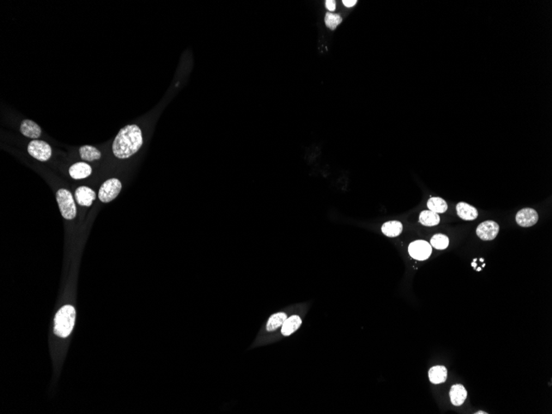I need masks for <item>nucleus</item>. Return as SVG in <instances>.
<instances>
[{"label": "nucleus", "mask_w": 552, "mask_h": 414, "mask_svg": "<svg viewBox=\"0 0 552 414\" xmlns=\"http://www.w3.org/2000/svg\"><path fill=\"white\" fill-rule=\"evenodd\" d=\"M538 214L533 209L526 208L521 209L516 215V222L523 227H529L534 226L538 222Z\"/></svg>", "instance_id": "6e6552de"}, {"label": "nucleus", "mask_w": 552, "mask_h": 414, "mask_svg": "<svg viewBox=\"0 0 552 414\" xmlns=\"http://www.w3.org/2000/svg\"><path fill=\"white\" fill-rule=\"evenodd\" d=\"M476 414H487V413H486V412H480H480H478V413H476Z\"/></svg>", "instance_id": "a878e982"}, {"label": "nucleus", "mask_w": 552, "mask_h": 414, "mask_svg": "<svg viewBox=\"0 0 552 414\" xmlns=\"http://www.w3.org/2000/svg\"><path fill=\"white\" fill-rule=\"evenodd\" d=\"M472 266H474V269H475V267L477 266V265H476V264H475V262H473Z\"/></svg>", "instance_id": "393cba45"}, {"label": "nucleus", "mask_w": 552, "mask_h": 414, "mask_svg": "<svg viewBox=\"0 0 552 414\" xmlns=\"http://www.w3.org/2000/svg\"><path fill=\"white\" fill-rule=\"evenodd\" d=\"M56 201L65 219H74L76 217L77 211L71 193L65 189L59 190L56 193Z\"/></svg>", "instance_id": "7ed1b4c3"}, {"label": "nucleus", "mask_w": 552, "mask_h": 414, "mask_svg": "<svg viewBox=\"0 0 552 414\" xmlns=\"http://www.w3.org/2000/svg\"><path fill=\"white\" fill-rule=\"evenodd\" d=\"M431 246L437 250H445L449 246V238L443 234H436L431 239Z\"/></svg>", "instance_id": "412c9836"}, {"label": "nucleus", "mask_w": 552, "mask_h": 414, "mask_svg": "<svg viewBox=\"0 0 552 414\" xmlns=\"http://www.w3.org/2000/svg\"><path fill=\"white\" fill-rule=\"evenodd\" d=\"M80 155L81 159L86 161H94L101 158V153L97 148L91 146H83L80 147Z\"/></svg>", "instance_id": "a211bd4d"}, {"label": "nucleus", "mask_w": 552, "mask_h": 414, "mask_svg": "<svg viewBox=\"0 0 552 414\" xmlns=\"http://www.w3.org/2000/svg\"><path fill=\"white\" fill-rule=\"evenodd\" d=\"M75 199L80 206L90 207L93 200L96 198V194L87 186H80L75 190Z\"/></svg>", "instance_id": "1a4fd4ad"}, {"label": "nucleus", "mask_w": 552, "mask_h": 414, "mask_svg": "<svg viewBox=\"0 0 552 414\" xmlns=\"http://www.w3.org/2000/svg\"><path fill=\"white\" fill-rule=\"evenodd\" d=\"M342 3H343V4H344L346 7H347V8H351V7H353V6L355 5V3H357V1H356V0H343Z\"/></svg>", "instance_id": "b1692460"}, {"label": "nucleus", "mask_w": 552, "mask_h": 414, "mask_svg": "<svg viewBox=\"0 0 552 414\" xmlns=\"http://www.w3.org/2000/svg\"><path fill=\"white\" fill-rule=\"evenodd\" d=\"M430 381L434 385H439L445 382L447 378V370L445 366H433L428 372Z\"/></svg>", "instance_id": "4468645a"}, {"label": "nucleus", "mask_w": 552, "mask_h": 414, "mask_svg": "<svg viewBox=\"0 0 552 414\" xmlns=\"http://www.w3.org/2000/svg\"><path fill=\"white\" fill-rule=\"evenodd\" d=\"M27 152L37 160L46 161L51 158L52 151L47 142L40 140H33L27 147Z\"/></svg>", "instance_id": "39448f33"}, {"label": "nucleus", "mask_w": 552, "mask_h": 414, "mask_svg": "<svg viewBox=\"0 0 552 414\" xmlns=\"http://www.w3.org/2000/svg\"><path fill=\"white\" fill-rule=\"evenodd\" d=\"M427 208L436 214H443L447 210V203L443 198L433 197L427 201Z\"/></svg>", "instance_id": "6ab92c4d"}, {"label": "nucleus", "mask_w": 552, "mask_h": 414, "mask_svg": "<svg viewBox=\"0 0 552 414\" xmlns=\"http://www.w3.org/2000/svg\"><path fill=\"white\" fill-rule=\"evenodd\" d=\"M341 22H342V18L340 17V15L331 14V13L326 14L325 23L327 27H329L330 29H336V27L341 23Z\"/></svg>", "instance_id": "4be33fe9"}, {"label": "nucleus", "mask_w": 552, "mask_h": 414, "mask_svg": "<svg viewBox=\"0 0 552 414\" xmlns=\"http://www.w3.org/2000/svg\"><path fill=\"white\" fill-rule=\"evenodd\" d=\"M75 310L72 306L62 307L55 318V333L59 337H68L75 325Z\"/></svg>", "instance_id": "f03ea898"}, {"label": "nucleus", "mask_w": 552, "mask_h": 414, "mask_svg": "<svg viewBox=\"0 0 552 414\" xmlns=\"http://www.w3.org/2000/svg\"><path fill=\"white\" fill-rule=\"evenodd\" d=\"M69 174L73 179H85L86 177L89 176L92 173V168L88 164L85 162H78L70 166L69 170Z\"/></svg>", "instance_id": "9d476101"}, {"label": "nucleus", "mask_w": 552, "mask_h": 414, "mask_svg": "<svg viewBox=\"0 0 552 414\" xmlns=\"http://www.w3.org/2000/svg\"><path fill=\"white\" fill-rule=\"evenodd\" d=\"M499 224L490 220L480 223L476 229L478 237L483 240H494L499 234Z\"/></svg>", "instance_id": "0eeeda50"}, {"label": "nucleus", "mask_w": 552, "mask_h": 414, "mask_svg": "<svg viewBox=\"0 0 552 414\" xmlns=\"http://www.w3.org/2000/svg\"><path fill=\"white\" fill-rule=\"evenodd\" d=\"M382 233L389 238H395L403 232V225L398 221H390L385 222L381 227Z\"/></svg>", "instance_id": "dca6fc26"}, {"label": "nucleus", "mask_w": 552, "mask_h": 414, "mask_svg": "<svg viewBox=\"0 0 552 414\" xmlns=\"http://www.w3.org/2000/svg\"><path fill=\"white\" fill-rule=\"evenodd\" d=\"M122 190V183L119 179H108L99 189V198L103 203H110L117 198Z\"/></svg>", "instance_id": "20e7f679"}, {"label": "nucleus", "mask_w": 552, "mask_h": 414, "mask_svg": "<svg viewBox=\"0 0 552 414\" xmlns=\"http://www.w3.org/2000/svg\"><path fill=\"white\" fill-rule=\"evenodd\" d=\"M432 247L427 241L415 240L408 246V253L417 261H425L432 254Z\"/></svg>", "instance_id": "423d86ee"}, {"label": "nucleus", "mask_w": 552, "mask_h": 414, "mask_svg": "<svg viewBox=\"0 0 552 414\" xmlns=\"http://www.w3.org/2000/svg\"><path fill=\"white\" fill-rule=\"evenodd\" d=\"M326 8H328V10L333 12L336 10V2L333 0H327L326 1Z\"/></svg>", "instance_id": "5701e85b"}, {"label": "nucleus", "mask_w": 552, "mask_h": 414, "mask_svg": "<svg viewBox=\"0 0 552 414\" xmlns=\"http://www.w3.org/2000/svg\"><path fill=\"white\" fill-rule=\"evenodd\" d=\"M286 319H287V315L285 313H278L273 314L267 322V331H275L280 327H282Z\"/></svg>", "instance_id": "aec40b11"}, {"label": "nucleus", "mask_w": 552, "mask_h": 414, "mask_svg": "<svg viewBox=\"0 0 552 414\" xmlns=\"http://www.w3.org/2000/svg\"><path fill=\"white\" fill-rule=\"evenodd\" d=\"M20 131L23 136H27L32 139L40 137L42 130L37 123L32 120L22 121L20 126Z\"/></svg>", "instance_id": "9b49d317"}, {"label": "nucleus", "mask_w": 552, "mask_h": 414, "mask_svg": "<svg viewBox=\"0 0 552 414\" xmlns=\"http://www.w3.org/2000/svg\"><path fill=\"white\" fill-rule=\"evenodd\" d=\"M456 212L458 216L462 218V219L465 220V221H472V220L476 219L478 218L477 209H475V207L469 205L468 203H458L456 205Z\"/></svg>", "instance_id": "f8f14e48"}, {"label": "nucleus", "mask_w": 552, "mask_h": 414, "mask_svg": "<svg viewBox=\"0 0 552 414\" xmlns=\"http://www.w3.org/2000/svg\"><path fill=\"white\" fill-rule=\"evenodd\" d=\"M419 222L427 227L437 226L440 222V217L431 210H424L419 215Z\"/></svg>", "instance_id": "f3484780"}, {"label": "nucleus", "mask_w": 552, "mask_h": 414, "mask_svg": "<svg viewBox=\"0 0 552 414\" xmlns=\"http://www.w3.org/2000/svg\"><path fill=\"white\" fill-rule=\"evenodd\" d=\"M301 324L302 319L299 316H291L285 321V323L282 325L281 332L284 336H289L294 331H296L299 328V327L301 326Z\"/></svg>", "instance_id": "2eb2a0df"}, {"label": "nucleus", "mask_w": 552, "mask_h": 414, "mask_svg": "<svg viewBox=\"0 0 552 414\" xmlns=\"http://www.w3.org/2000/svg\"><path fill=\"white\" fill-rule=\"evenodd\" d=\"M143 144L142 130L132 124L121 129L112 143V153L118 159H128L136 154Z\"/></svg>", "instance_id": "f257e3e1"}, {"label": "nucleus", "mask_w": 552, "mask_h": 414, "mask_svg": "<svg viewBox=\"0 0 552 414\" xmlns=\"http://www.w3.org/2000/svg\"><path fill=\"white\" fill-rule=\"evenodd\" d=\"M450 398L454 406H462L467 398V391L462 385H455L450 390Z\"/></svg>", "instance_id": "ddd939ff"}]
</instances>
